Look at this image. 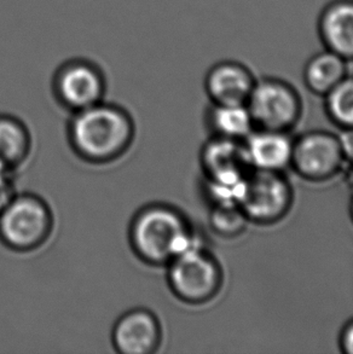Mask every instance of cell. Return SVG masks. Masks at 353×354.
Segmentation results:
<instances>
[{"label":"cell","mask_w":353,"mask_h":354,"mask_svg":"<svg viewBox=\"0 0 353 354\" xmlns=\"http://www.w3.org/2000/svg\"><path fill=\"white\" fill-rule=\"evenodd\" d=\"M134 137L132 121L118 106L103 104L77 111L71 124V140L82 158L108 162L129 148Z\"/></svg>","instance_id":"obj_1"},{"label":"cell","mask_w":353,"mask_h":354,"mask_svg":"<svg viewBox=\"0 0 353 354\" xmlns=\"http://www.w3.org/2000/svg\"><path fill=\"white\" fill-rule=\"evenodd\" d=\"M136 253L149 263H168L197 239L179 212L168 206H152L136 216L131 227Z\"/></svg>","instance_id":"obj_2"},{"label":"cell","mask_w":353,"mask_h":354,"mask_svg":"<svg viewBox=\"0 0 353 354\" xmlns=\"http://www.w3.org/2000/svg\"><path fill=\"white\" fill-rule=\"evenodd\" d=\"M168 265V282L176 297L183 301L205 304L219 292L223 283L221 268L200 244L176 255Z\"/></svg>","instance_id":"obj_3"},{"label":"cell","mask_w":353,"mask_h":354,"mask_svg":"<svg viewBox=\"0 0 353 354\" xmlns=\"http://www.w3.org/2000/svg\"><path fill=\"white\" fill-rule=\"evenodd\" d=\"M53 216L46 203L33 195H19L0 213V239L10 248L30 250L46 241Z\"/></svg>","instance_id":"obj_4"},{"label":"cell","mask_w":353,"mask_h":354,"mask_svg":"<svg viewBox=\"0 0 353 354\" xmlns=\"http://www.w3.org/2000/svg\"><path fill=\"white\" fill-rule=\"evenodd\" d=\"M254 126L288 132L300 119L301 98L291 84L276 77H263L254 84L247 102Z\"/></svg>","instance_id":"obj_5"},{"label":"cell","mask_w":353,"mask_h":354,"mask_svg":"<svg viewBox=\"0 0 353 354\" xmlns=\"http://www.w3.org/2000/svg\"><path fill=\"white\" fill-rule=\"evenodd\" d=\"M293 189L282 172L253 169L246 182L239 208L251 223L271 225L291 211Z\"/></svg>","instance_id":"obj_6"},{"label":"cell","mask_w":353,"mask_h":354,"mask_svg":"<svg viewBox=\"0 0 353 354\" xmlns=\"http://www.w3.org/2000/svg\"><path fill=\"white\" fill-rule=\"evenodd\" d=\"M201 163L207 178V189L219 194L242 195L253 168L244 142L217 137L206 144Z\"/></svg>","instance_id":"obj_7"},{"label":"cell","mask_w":353,"mask_h":354,"mask_svg":"<svg viewBox=\"0 0 353 354\" xmlns=\"http://www.w3.org/2000/svg\"><path fill=\"white\" fill-rule=\"evenodd\" d=\"M345 158L339 138L325 131H311L293 142L291 167L310 182H325L338 176Z\"/></svg>","instance_id":"obj_8"},{"label":"cell","mask_w":353,"mask_h":354,"mask_svg":"<svg viewBox=\"0 0 353 354\" xmlns=\"http://www.w3.org/2000/svg\"><path fill=\"white\" fill-rule=\"evenodd\" d=\"M105 91L103 74L95 64L72 61L63 64L55 77L58 100L73 111H80L102 102Z\"/></svg>","instance_id":"obj_9"},{"label":"cell","mask_w":353,"mask_h":354,"mask_svg":"<svg viewBox=\"0 0 353 354\" xmlns=\"http://www.w3.org/2000/svg\"><path fill=\"white\" fill-rule=\"evenodd\" d=\"M257 79L242 63L223 61L210 68L205 79V88L213 104H247Z\"/></svg>","instance_id":"obj_10"},{"label":"cell","mask_w":353,"mask_h":354,"mask_svg":"<svg viewBox=\"0 0 353 354\" xmlns=\"http://www.w3.org/2000/svg\"><path fill=\"white\" fill-rule=\"evenodd\" d=\"M161 330L158 319L145 310L121 317L113 331L116 350L124 354H149L158 348Z\"/></svg>","instance_id":"obj_11"},{"label":"cell","mask_w":353,"mask_h":354,"mask_svg":"<svg viewBox=\"0 0 353 354\" xmlns=\"http://www.w3.org/2000/svg\"><path fill=\"white\" fill-rule=\"evenodd\" d=\"M293 142L287 132L259 129L252 131L244 145L253 169L283 172L291 167Z\"/></svg>","instance_id":"obj_12"},{"label":"cell","mask_w":353,"mask_h":354,"mask_svg":"<svg viewBox=\"0 0 353 354\" xmlns=\"http://www.w3.org/2000/svg\"><path fill=\"white\" fill-rule=\"evenodd\" d=\"M318 35L325 48L353 61V0H333L322 10Z\"/></svg>","instance_id":"obj_13"},{"label":"cell","mask_w":353,"mask_h":354,"mask_svg":"<svg viewBox=\"0 0 353 354\" xmlns=\"http://www.w3.org/2000/svg\"><path fill=\"white\" fill-rule=\"evenodd\" d=\"M347 63L346 59L327 48L316 53L304 68L302 77L306 87L317 96L325 97L349 75Z\"/></svg>","instance_id":"obj_14"},{"label":"cell","mask_w":353,"mask_h":354,"mask_svg":"<svg viewBox=\"0 0 353 354\" xmlns=\"http://www.w3.org/2000/svg\"><path fill=\"white\" fill-rule=\"evenodd\" d=\"M30 138L19 120L0 116V171L9 173L28 158Z\"/></svg>","instance_id":"obj_15"},{"label":"cell","mask_w":353,"mask_h":354,"mask_svg":"<svg viewBox=\"0 0 353 354\" xmlns=\"http://www.w3.org/2000/svg\"><path fill=\"white\" fill-rule=\"evenodd\" d=\"M210 124L217 137L244 142L253 131L254 124L246 104L217 106L210 114Z\"/></svg>","instance_id":"obj_16"},{"label":"cell","mask_w":353,"mask_h":354,"mask_svg":"<svg viewBox=\"0 0 353 354\" xmlns=\"http://www.w3.org/2000/svg\"><path fill=\"white\" fill-rule=\"evenodd\" d=\"M325 98L329 119L341 129H353V75L344 77Z\"/></svg>","instance_id":"obj_17"},{"label":"cell","mask_w":353,"mask_h":354,"mask_svg":"<svg viewBox=\"0 0 353 354\" xmlns=\"http://www.w3.org/2000/svg\"><path fill=\"white\" fill-rule=\"evenodd\" d=\"M248 219L239 206H213L210 211V224L215 234L234 239L246 229Z\"/></svg>","instance_id":"obj_18"},{"label":"cell","mask_w":353,"mask_h":354,"mask_svg":"<svg viewBox=\"0 0 353 354\" xmlns=\"http://www.w3.org/2000/svg\"><path fill=\"white\" fill-rule=\"evenodd\" d=\"M15 196L14 184L9 178V173L0 171V213L4 211Z\"/></svg>","instance_id":"obj_19"},{"label":"cell","mask_w":353,"mask_h":354,"mask_svg":"<svg viewBox=\"0 0 353 354\" xmlns=\"http://www.w3.org/2000/svg\"><path fill=\"white\" fill-rule=\"evenodd\" d=\"M341 151L344 155L345 163L353 166V129H343V133L338 136Z\"/></svg>","instance_id":"obj_20"},{"label":"cell","mask_w":353,"mask_h":354,"mask_svg":"<svg viewBox=\"0 0 353 354\" xmlns=\"http://www.w3.org/2000/svg\"><path fill=\"white\" fill-rule=\"evenodd\" d=\"M340 348L346 354H353V319L349 322L340 334Z\"/></svg>","instance_id":"obj_21"},{"label":"cell","mask_w":353,"mask_h":354,"mask_svg":"<svg viewBox=\"0 0 353 354\" xmlns=\"http://www.w3.org/2000/svg\"><path fill=\"white\" fill-rule=\"evenodd\" d=\"M350 216H351V221H352L353 223V196L352 200H351V202H350Z\"/></svg>","instance_id":"obj_22"}]
</instances>
